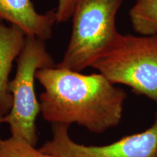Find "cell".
I'll use <instances>...</instances> for the list:
<instances>
[{"label": "cell", "instance_id": "cell-8", "mask_svg": "<svg viewBox=\"0 0 157 157\" xmlns=\"http://www.w3.org/2000/svg\"><path fill=\"white\" fill-rule=\"evenodd\" d=\"M129 15L137 34L143 36L157 34V0H135Z\"/></svg>", "mask_w": 157, "mask_h": 157}, {"label": "cell", "instance_id": "cell-5", "mask_svg": "<svg viewBox=\"0 0 157 157\" xmlns=\"http://www.w3.org/2000/svg\"><path fill=\"white\" fill-rule=\"evenodd\" d=\"M67 125L53 124L52 137L40 150L54 157H157V112L143 132L104 146H85L71 138Z\"/></svg>", "mask_w": 157, "mask_h": 157}, {"label": "cell", "instance_id": "cell-11", "mask_svg": "<svg viewBox=\"0 0 157 157\" xmlns=\"http://www.w3.org/2000/svg\"><path fill=\"white\" fill-rule=\"evenodd\" d=\"M7 114V113H6L1 107H0V125H1L2 123H5V119ZM2 141V140L1 137H0V145H1Z\"/></svg>", "mask_w": 157, "mask_h": 157}, {"label": "cell", "instance_id": "cell-10", "mask_svg": "<svg viewBox=\"0 0 157 157\" xmlns=\"http://www.w3.org/2000/svg\"><path fill=\"white\" fill-rule=\"evenodd\" d=\"M79 0H58L56 13L57 23H66L71 19L76 4Z\"/></svg>", "mask_w": 157, "mask_h": 157}, {"label": "cell", "instance_id": "cell-6", "mask_svg": "<svg viewBox=\"0 0 157 157\" xmlns=\"http://www.w3.org/2000/svg\"><path fill=\"white\" fill-rule=\"evenodd\" d=\"M0 19L21 29L25 36L47 41L57 23L54 10L39 13L31 0H0Z\"/></svg>", "mask_w": 157, "mask_h": 157}, {"label": "cell", "instance_id": "cell-2", "mask_svg": "<svg viewBox=\"0 0 157 157\" xmlns=\"http://www.w3.org/2000/svg\"><path fill=\"white\" fill-rule=\"evenodd\" d=\"M123 0H79L72 15V31L63 58L56 66L81 72L116 42V18Z\"/></svg>", "mask_w": 157, "mask_h": 157}, {"label": "cell", "instance_id": "cell-12", "mask_svg": "<svg viewBox=\"0 0 157 157\" xmlns=\"http://www.w3.org/2000/svg\"><path fill=\"white\" fill-rule=\"evenodd\" d=\"M1 22H3V21H2V20H1V19H0V23H1Z\"/></svg>", "mask_w": 157, "mask_h": 157}, {"label": "cell", "instance_id": "cell-1", "mask_svg": "<svg viewBox=\"0 0 157 157\" xmlns=\"http://www.w3.org/2000/svg\"><path fill=\"white\" fill-rule=\"evenodd\" d=\"M36 79L44 89L40 113L52 124H76L101 134L122 119L126 93L101 74H82L56 66L37 71Z\"/></svg>", "mask_w": 157, "mask_h": 157}, {"label": "cell", "instance_id": "cell-3", "mask_svg": "<svg viewBox=\"0 0 157 157\" xmlns=\"http://www.w3.org/2000/svg\"><path fill=\"white\" fill-rule=\"evenodd\" d=\"M91 68L111 83L128 86L157 103V34H121Z\"/></svg>", "mask_w": 157, "mask_h": 157}, {"label": "cell", "instance_id": "cell-7", "mask_svg": "<svg viewBox=\"0 0 157 157\" xmlns=\"http://www.w3.org/2000/svg\"><path fill=\"white\" fill-rule=\"evenodd\" d=\"M24 32L15 25L0 23V107L8 113L13 103L9 92L10 74L25 41Z\"/></svg>", "mask_w": 157, "mask_h": 157}, {"label": "cell", "instance_id": "cell-4", "mask_svg": "<svg viewBox=\"0 0 157 157\" xmlns=\"http://www.w3.org/2000/svg\"><path fill=\"white\" fill-rule=\"evenodd\" d=\"M44 42L36 37H25L24 46L17 59L16 73L9 82L13 103L5 119L12 136L24 139L34 146L37 142L36 120L40 113V103L35 92L36 73L56 65Z\"/></svg>", "mask_w": 157, "mask_h": 157}, {"label": "cell", "instance_id": "cell-9", "mask_svg": "<svg viewBox=\"0 0 157 157\" xmlns=\"http://www.w3.org/2000/svg\"><path fill=\"white\" fill-rule=\"evenodd\" d=\"M0 157H54L45 154L24 139L15 136L2 140Z\"/></svg>", "mask_w": 157, "mask_h": 157}]
</instances>
